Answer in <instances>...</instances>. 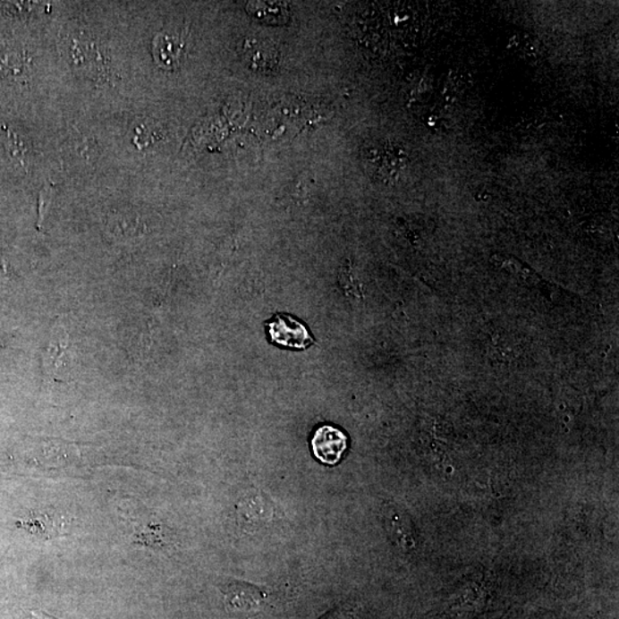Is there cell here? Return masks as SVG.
Instances as JSON below:
<instances>
[{
    "label": "cell",
    "instance_id": "6da1fadb",
    "mask_svg": "<svg viewBox=\"0 0 619 619\" xmlns=\"http://www.w3.org/2000/svg\"><path fill=\"white\" fill-rule=\"evenodd\" d=\"M76 352L71 335L59 317L53 324L47 348L42 354L44 376L50 382H68L76 368Z\"/></svg>",
    "mask_w": 619,
    "mask_h": 619
},
{
    "label": "cell",
    "instance_id": "7a4b0ae2",
    "mask_svg": "<svg viewBox=\"0 0 619 619\" xmlns=\"http://www.w3.org/2000/svg\"><path fill=\"white\" fill-rule=\"evenodd\" d=\"M362 158L370 176L378 181H394L406 165L405 150L391 142L369 146Z\"/></svg>",
    "mask_w": 619,
    "mask_h": 619
},
{
    "label": "cell",
    "instance_id": "3957f363",
    "mask_svg": "<svg viewBox=\"0 0 619 619\" xmlns=\"http://www.w3.org/2000/svg\"><path fill=\"white\" fill-rule=\"evenodd\" d=\"M222 590L227 612L238 616L254 615L262 610L267 604L266 589L250 582L231 581L224 586Z\"/></svg>",
    "mask_w": 619,
    "mask_h": 619
},
{
    "label": "cell",
    "instance_id": "277c9868",
    "mask_svg": "<svg viewBox=\"0 0 619 619\" xmlns=\"http://www.w3.org/2000/svg\"><path fill=\"white\" fill-rule=\"evenodd\" d=\"M186 39L182 32L163 30L153 40V56L158 66L165 71L181 67L185 55Z\"/></svg>",
    "mask_w": 619,
    "mask_h": 619
},
{
    "label": "cell",
    "instance_id": "5b68a950",
    "mask_svg": "<svg viewBox=\"0 0 619 619\" xmlns=\"http://www.w3.org/2000/svg\"><path fill=\"white\" fill-rule=\"evenodd\" d=\"M268 333L276 343L293 349H305L312 343L305 326L289 316L278 315L268 324Z\"/></svg>",
    "mask_w": 619,
    "mask_h": 619
},
{
    "label": "cell",
    "instance_id": "8992f818",
    "mask_svg": "<svg viewBox=\"0 0 619 619\" xmlns=\"http://www.w3.org/2000/svg\"><path fill=\"white\" fill-rule=\"evenodd\" d=\"M348 438L343 431L332 426H323L317 429L312 438V449L321 462L335 464L347 450Z\"/></svg>",
    "mask_w": 619,
    "mask_h": 619
},
{
    "label": "cell",
    "instance_id": "52a82bcc",
    "mask_svg": "<svg viewBox=\"0 0 619 619\" xmlns=\"http://www.w3.org/2000/svg\"><path fill=\"white\" fill-rule=\"evenodd\" d=\"M242 56L247 67L256 72H272L278 64V52L275 47L259 38L244 40Z\"/></svg>",
    "mask_w": 619,
    "mask_h": 619
},
{
    "label": "cell",
    "instance_id": "ba28073f",
    "mask_svg": "<svg viewBox=\"0 0 619 619\" xmlns=\"http://www.w3.org/2000/svg\"><path fill=\"white\" fill-rule=\"evenodd\" d=\"M19 527L44 540H51L64 535L66 521L61 516L47 514V513H32L28 519L19 520Z\"/></svg>",
    "mask_w": 619,
    "mask_h": 619
},
{
    "label": "cell",
    "instance_id": "9c48e42d",
    "mask_svg": "<svg viewBox=\"0 0 619 619\" xmlns=\"http://www.w3.org/2000/svg\"><path fill=\"white\" fill-rule=\"evenodd\" d=\"M238 512L242 523L262 525L272 519L273 508L266 496L254 492L240 500Z\"/></svg>",
    "mask_w": 619,
    "mask_h": 619
},
{
    "label": "cell",
    "instance_id": "30bf717a",
    "mask_svg": "<svg viewBox=\"0 0 619 619\" xmlns=\"http://www.w3.org/2000/svg\"><path fill=\"white\" fill-rule=\"evenodd\" d=\"M386 521L390 532L393 533L394 540L403 548H410L413 544V538L404 513L397 507L391 506L386 511Z\"/></svg>",
    "mask_w": 619,
    "mask_h": 619
},
{
    "label": "cell",
    "instance_id": "8fae6325",
    "mask_svg": "<svg viewBox=\"0 0 619 619\" xmlns=\"http://www.w3.org/2000/svg\"><path fill=\"white\" fill-rule=\"evenodd\" d=\"M72 58L76 64V67L83 69V71H93L92 68L97 67V71L103 67V59L98 48L92 44L83 43L81 40H75L72 47Z\"/></svg>",
    "mask_w": 619,
    "mask_h": 619
},
{
    "label": "cell",
    "instance_id": "7c38bea8",
    "mask_svg": "<svg viewBox=\"0 0 619 619\" xmlns=\"http://www.w3.org/2000/svg\"><path fill=\"white\" fill-rule=\"evenodd\" d=\"M24 59L20 53L0 47V72L18 75L24 68Z\"/></svg>",
    "mask_w": 619,
    "mask_h": 619
},
{
    "label": "cell",
    "instance_id": "4fadbf2b",
    "mask_svg": "<svg viewBox=\"0 0 619 619\" xmlns=\"http://www.w3.org/2000/svg\"><path fill=\"white\" fill-rule=\"evenodd\" d=\"M53 195H55V189L52 185L45 186L42 192L39 194L38 201V229H42L45 216H47L48 207L51 206Z\"/></svg>",
    "mask_w": 619,
    "mask_h": 619
},
{
    "label": "cell",
    "instance_id": "5bb4252c",
    "mask_svg": "<svg viewBox=\"0 0 619 619\" xmlns=\"http://www.w3.org/2000/svg\"><path fill=\"white\" fill-rule=\"evenodd\" d=\"M20 142H22L21 140H19L18 136H16L15 133L7 131V145L8 148L12 150V155H13L14 157L23 158L24 155V146L23 144H20Z\"/></svg>",
    "mask_w": 619,
    "mask_h": 619
},
{
    "label": "cell",
    "instance_id": "9a60e30c",
    "mask_svg": "<svg viewBox=\"0 0 619 619\" xmlns=\"http://www.w3.org/2000/svg\"><path fill=\"white\" fill-rule=\"evenodd\" d=\"M352 616V612L348 606H336L331 612L326 613L319 619H349Z\"/></svg>",
    "mask_w": 619,
    "mask_h": 619
},
{
    "label": "cell",
    "instance_id": "2e32d148",
    "mask_svg": "<svg viewBox=\"0 0 619 619\" xmlns=\"http://www.w3.org/2000/svg\"><path fill=\"white\" fill-rule=\"evenodd\" d=\"M30 619H56L50 615L43 612V610H31Z\"/></svg>",
    "mask_w": 619,
    "mask_h": 619
},
{
    "label": "cell",
    "instance_id": "e0dca14e",
    "mask_svg": "<svg viewBox=\"0 0 619 619\" xmlns=\"http://www.w3.org/2000/svg\"><path fill=\"white\" fill-rule=\"evenodd\" d=\"M7 267L5 264V260H4L2 258H0V281L5 280L7 278Z\"/></svg>",
    "mask_w": 619,
    "mask_h": 619
}]
</instances>
